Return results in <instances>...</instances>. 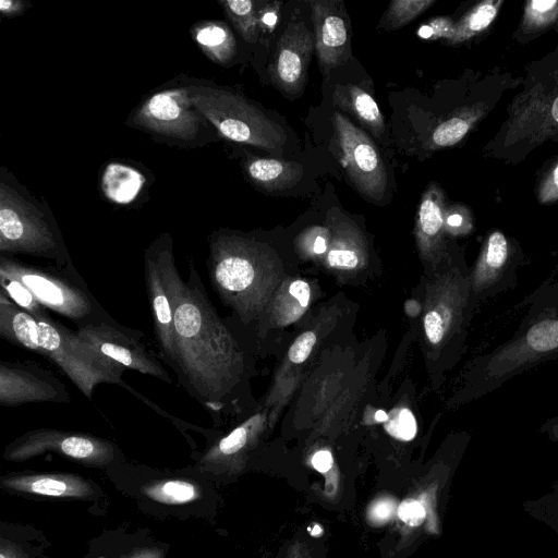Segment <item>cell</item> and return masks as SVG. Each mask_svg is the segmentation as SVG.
<instances>
[{"instance_id":"6da1fadb","label":"cell","mask_w":558,"mask_h":558,"mask_svg":"<svg viewBox=\"0 0 558 558\" xmlns=\"http://www.w3.org/2000/svg\"><path fill=\"white\" fill-rule=\"evenodd\" d=\"M225 327L205 293L194 265L182 281L174 308L170 363L184 388L204 407L218 411L232 379L234 354Z\"/></svg>"},{"instance_id":"7a4b0ae2","label":"cell","mask_w":558,"mask_h":558,"mask_svg":"<svg viewBox=\"0 0 558 558\" xmlns=\"http://www.w3.org/2000/svg\"><path fill=\"white\" fill-rule=\"evenodd\" d=\"M524 304L529 308L512 337L473 361L465 399L484 397L512 377L558 359V280H545Z\"/></svg>"},{"instance_id":"3957f363","label":"cell","mask_w":558,"mask_h":558,"mask_svg":"<svg viewBox=\"0 0 558 558\" xmlns=\"http://www.w3.org/2000/svg\"><path fill=\"white\" fill-rule=\"evenodd\" d=\"M192 104L226 138L281 154L286 131L242 95L223 87L186 86Z\"/></svg>"},{"instance_id":"277c9868","label":"cell","mask_w":558,"mask_h":558,"mask_svg":"<svg viewBox=\"0 0 558 558\" xmlns=\"http://www.w3.org/2000/svg\"><path fill=\"white\" fill-rule=\"evenodd\" d=\"M0 252L1 255L49 258L58 265L71 263L53 219L3 178L0 182Z\"/></svg>"},{"instance_id":"5b68a950","label":"cell","mask_w":558,"mask_h":558,"mask_svg":"<svg viewBox=\"0 0 558 558\" xmlns=\"http://www.w3.org/2000/svg\"><path fill=\"white\" fill-rule=\"evenodd\" d=\"M37 323L39 355L52 361L88 400L99 384H123L126 368L101 354L76 331L49 317L37 318Z\"/></svg>"},{"instance_id":"8992f818","label":"cell","mask_w":558,"mask_h":558,"mask_svg":"<svg viewBox=\"0 0 558 558\" xmlns=\"http://www.w3.org/2000/svg\"><path fill=\"white\" fill-rule=\"evenodd\" d=\"M144 274L155 338L161 356L170 366L173 354L174 308L183 279L174 263L172 239L169 234H161L147 247Z\"/></svg>"},{"instance_id":"52a82bcc","label":"cell","mask_w":558,"mask_h":558,"mask_svg":"<svg viewBox=\"0 0 558 558\" xmlns=\"http://www.w3.org/2000/svg\"><path fill=\"white\" fill-rule=\"evenodd\" d=\"M0 272L20 280L47 310L78 325L101 317L99 313H104L82 283H75L65 276L25 265L5 255L0 257Z\"/></svg>"},{"instance_id":"ba28073f","label":"cell","mask_w":558,"mask_h":558,"mask_svg":"<svg viewBox=\"0 0 558 558\" xmlns=\"http://www.w3.org/2000/svg\"><path fill=\"white\" fill-rule=\"evenodd\" d=\"M331 121L339 160L351 182L368 199L381 202L388 186V177L373 141L340 112H335Z\"/></svg>"},{"instance_id":"9c48e42d","label":"cell","mask_w":558,"mask_h":558,"mask_svg":"<svg viewBox=\"0 0 558 558\" xmlns=\"http://www.w3.org/2000/svg\"><path fill=\"white\" fill-rule=\"evenodd\" d=\"M104 316L78 325L76 333L101 354L125 368L171 383L158 359L141 342V332L120 326L110 317Z\"/></svg>"},{"instance_id":"30bf717a","label":"cell","mask_w":558,"mask_h":558,"mask_svg":"<svg viewBox=\"0 0 558 558\" xmlns=\"http://www.w3.org/2000/svg\"><path fill=\"white\" fill-rule=\"evenodd\" d=\"M48 451L90 465H105L116 457L114 445L107 440L49 428L23 434L5 448L3 457L10 461H24Z\"/></svg>"},{"instance_id":"8fae6325","label":"cell","mask_w":558,"mask_h":558,"mask_svg":"<svg viewBox=\"0 0 558 558\" xmlns=\"http://www.w3.org/2000/svg\"><path fill=\"white\" fill-rule=\"evenodd\" d=\"M205 118L189 98L185 87L158 92L133 117V124L174 140L192 141Z\"/></svg>"},{"instance_id":"7c38bea8","label":"cell","mask_w":558,"mask_h":558,"mask_svg":"<svg viewBox=\"0 0 558 558\" xmlns=\"http://www.w3.org/2000/svg\"><path fill=\"white\" fill-rule=\"evenodd\" d=\"M519 265L520 257L508 239L499 231L490 233L470 272L475 304L513 289Z\"/></svg>"},{"instance_id":"4fadbf2b","label":"cell","mask_w":558,"mask_h":558,"mask_svg":"<svg viewBox=\"0 0 558 558\" xmlns=\"http://www.w3.org/2000/svg\"><path fill=\"white\" fill-rule=\"evenodd\" d=\"M314 51V33L303 21H290L277 43L269 66L274 85L290 96L301 93Z\"/></svg>"},{"instance_id":"5bb4252c","label":"cell","mask_w":558,"mask_h":558,"mask_svg":"<svg viewBox=\"0 0 558 558\" xmlns=\"http://www.w3.org/2000/svg\"><path fill=\"white\" fill-rule=\"evenodd\" d=\"M315 52L324 77L351 57L350 21L344 3L338 0L310 2Z\"/></svg>"},{"instance_id":"9a60e30c","label":"cell","mask_w":558,"mask_h":558,"mask_svg":"<svg viewBox=\"0 0 558 558\" xmlns=\"http://www.w3.org/2000/svg\"><path fill=\"white\" fill-rule=\"evenodd\" d=\"M64 385L45 369L22 363H0V403L16 407L32 402H69Z\"/></svg>"},{"instance_id":"2e32d148","label":"cell","mask_w":558,"mask_h":558,"mask_svg":"<svg viewBox=\"0 0 558 558\" xmlns=\"http://www.w3.org/2000/svg\"><path fill=\"white\" fill-rule=\"evenodd\" d=\"M0 337L20 348L40 353L37 318L0 291Z\"/></svg>"},{"instance_id":"e0dca14e","label":"cell","mask_w":558,"mask_h":558,"mask_svg":"<svg viewBox=\"0 0 558 558\" xmlns=\"http://www.w3.org/2000/svg\"><path fill=\"white\" fill-rule=\"evenodd\" d=\"M8 489L53 497H84L92 488L73 475H16L2 478Z\"/></svg>"},{"instance_id":"ac0fdd59","label":"cell","mask_w":558,"mask_h":558,"mask_svg":"<svg viewBox=\"0 0 558 558\" xmlns=\"http://www.w3.org/2000/svg\"><path fill=\"white\" fill-rule=\"evenodd\" d=\"M336 106L351 113L375 137H381L386 131L383 114L374 98L356 85H336L332 92Z\"/></svg>"},{"instance_id":"d6986e66","label":"cell","mask_w":558,"mask_h":558,"mask_svg":"<svg viewBox=\"0 0 558 558\" xmlns=\"http://www.w3.org/2000/svg\"><path fill=\"white\" fill-rule=\"evenodd\" d=\"M250 179L267 191H283L296 184L303 167L293 161L274 158H252L245 166Z\"/></svg>"},{"instance_id":"ffe728a7","label":"cell","mask_w":558,"mask_h":558,"mask_svg":"<svg viewBox=\"0 0 558 558\" xmlns=\"http://www.w3.org/2000/svg\"><path fill=\"white\" fill-rule=\"evenodd\" d=\"M444 197L440 189L432 183L425 190L417 210L416 228L422 243L433 245L440 236L444 216Z\"/></svg>"},{"instance_id":"44dd1931","label":"cell","mask_w":558,"mask_h":558,"mask_svg":"<svg viewBox=\"0 0 558 558\" xmlns=\"http://www.w3.org/2000/svg\"><path fill=\"white\" fill-rule=\"evenodd\" d=\"M143 177L125 165H109L102 175V190L108 198L118 204L132 202L141 191Z\"/></svg>"},{"instance_id":"7402d4cb","label":"cell","mask_w":558,"mask_h":558,"mask_svg":"<svg viewBox=\"0 0 558 558\" xmlns=\"http://www.w3.org/2000/svg\"><path fill=\"white\" fill-rule=\"evenodd\" d=\"M194 37L203 51L215 62L226 64L235 53V39L222 23H206L195 29Z\"/></svg>"},{"instance_id":"603a6c76","label":"cell","mask_w":558,"mask_h":558,"mask_svg":"<svg viewBox=\"0 0 558 558\" xmlns=\"http://www.w3.org/2000/svg\"><path fill=\"white\" fill-rule=\"evenodd\" d=\"M220 4L242 38L250 44L256 43L259 21L255 3L251 0H223Z\"/></svg>"},{"instance_id":"cb8c5ba5","label":"cell","mask_w":558,"mask_h":558,"mask_svg":"<svg viewBox=\"0 0 558 558\" xmlns=\"http://www.w3.org/2000/svg\"><path fill=\"white\" fill-rule=\"evenodd\" d=\"M434 2V0H393L384 13L380 26L387 31L399 29L423 14Z\"/></svg>"},{"instance_id":"d4e9b609","label":"cell","mask_w":558,"mask_h":558,"mask_svg":"<svg viewBox=\"0 0 558 558\" xmlns=\"http://www.w3.org/2000/svg\"><path fill=\"white\" fill-rule=\"evenodd\" d=\"M498 4L499 2H485L470 12L454 26L453 34L448 43H461L487 27L497 13Z\"/></svg>"},{"instance_id":"484cf974","label":"cell","mask_w":558,"mask_h":558,"mask_svg":"<svg viewBox=\"0 0 558 558\" xmlns=\"http://www.w3.org/2000/svg\"><path fill=\"white\" fill-rule=\"evenodd\" d=\"M1 292L13 303L28 312L36 318L48 317L46 307L40 304L33 292L20 280L0 272Z\"/></svg>"},{"instance_id":"4316f807","label":"cell","mask_w":558,"mask_h":558,"mask_svg":"<svg viewBox=\"0 0 558 558\" xmlns=\"http://www.w3.org/2000/svg\"><path fill=\"white\" fill-rule=\"evenodd\" d=\"M145 492L150 498L168 505L185 504L198 495V490L193 484L180 480L158 483L149 486Z\"/></svg>"},{"instance_id":"83f0119b","label":"cell","mask_w":558,"mask_h":558,"mask_svg":"<svg viewBox=\"0 0 558 558\" xmlns=\"http://www.w3.org/2000/svg\"><path fill=\"white\" fill-rule=\"evenodd\" d=\"M470 123L462 117H453L435 128L430 147H447L458 143L468 133Z\"/></svg>"},{"instance_id":"f1b7e54d","label":"cell","mask_w":558,"mask_h":558,"mask_svg":"<svg viewBox=\"0 0 558 558\" xmlns=\"http://www.w3.org/2000/svg\"><path fill=\"white\" fill-rule=\"evenodd\" d=\"M429 494L422 493L416 498L404 499L397 508L398 518L409 526L421 525L428 515Z\"/></svg>"},{"instance_id":"f546056e","label":"cell","mask_w":558,"mask_h":558,"mask_svg":"<svg viewBox=\"0 0 558 558\" xmlns=\"http://www.w3.org/2000/svg\"><path fill=\"white\" fill-rule=\"evenodd\" d=\"M386 422L387 432L398 439L410 440L416 434L415 418L408 409L393 411Z\"/></svg>"},{"instance_id":"4dcf8cb0","label":"cell","mask_w":558,"mask_h":558,"mask_svg":"<svg viewBox=\"0 0 558 558\" xmlns=\"http://www.w3.org/2000/svg\"><path fill=\"white\" fill-rule=\"evenodd\" d=\"M558 13V1L533 0L526 8V22L529 25L542 26L548 24Z\"/></svg>"},{"instance_id":"1f68e13d","label":"cell","mask_w":558,"mask_h":558,"mask_svg":"<svg viewBox=\"0 0 558 558\" xmlns=\"http://www.w3.org/2000/svg\"><path fill=\"white\" fill-rule=\"evenodd\" d=\"M397 513V504L390 497H381L369 505L367 520L372 524H384Z\"/></svg>"},{"instance_id":"d6a6232c","label":"cell","mask_w":558,"mask_h":558,"mask_svg":"<svg viewBox=\"0 0 558 558\" xmlns=\"http://www.w3.org/2000/svg\"><path fill=\"white\" fill-rule=\"evenodd\" d=\"M424 328L428 341L434 345L441 344L447 339L445 324L437 310H432L425 315Z\"/></svg>"},{"instance_id":"836d02e7","label":"cell","mask_w":558,"mask_h":558,"mask_svg":"<svg viewBox=\"0 0 558 558\" xmlns=\"http://www.w3.org/2000/svg\"><path fill=\"white\" fill-rule=\"evenodd\" d=\"M315 342L316 336L314 332H303L290 347L288 353L290 361L293 363L304 362L308 357Z\"/></svg>"},{"instance_id":"e575fe53","label":"cell","mask_w":558,"mask_h":558,"mask_svg":"<svg viewBox=\"0 0 558 558\" xmlns=\"http://www.w3.org/2000/svg\"><path fill=\"white\" fill-rule=\"evenodd\" d=\"M327 257L329 265L333 267L354 268L359 263V256L355 251L332 248Z\"/></svg>"},{"instance_id":"d590c367","label":"cell","mask_w":558,"mask_h":558,"mask_svg":"<svg viewBox=\"0 0 558 558\" xmlns=\"http://www.w3.org/2000/svg\"><path fill=\"white\" fill-rule=\"evenodd\" d=\"M432 31L430 38L447 37L448 39L452 36L454 26L451 21L446 17H436L427 24Z\"/></svg>"},{"instance_id":"8d00e7d4","label":"cell","mask_w":558,"mask_h":558,"mask_svg":"<svg viewBox=\"0 0 558 558\" xmlns=\"http://www.w3.org/2000/svg\"><path fill=\"white\" fill-rule=\"evenodd\" d=\"M289 291L302 305L306 307L310 302L311 290L308 284L303 280H295L290 284Z\"/></svg>"},{"instance_id":"74e56055","label":"cell","mask_w":558,"mask_h":558,"mask_svg":"<svg viewBox=\"0 0 558 558\" xmlns=\"http://www.w3.org/2000/svg\"><path fill=\"white\" fill-rule=\"evenodd\" d=\"M312 465L320 473L329 472L333 466V459L328 450H319L312 457Z\"/></svg>"},{"instance_id":"f35d334b","label":"cell","mask_w":558,"mask_h":558,"mask_svg":"<svg viewBox=\"0 0 558 558\" xmlns=\"http://www.w3.org/2000/svg\"><path fill=\"white\" fill-rule=\"evenodd\" d=\"M286 558H314V556L305 542L295 539L289 545Z\"/></svg>"},{"instance_id":"ab89813d","label":"cell","mask_w":558,"mask_h":558,"mask_svg":"<svg viewBox=\"0 0 558 558\" xmlns=\"http://www.w3.org/2000/svg\"><path fill=\"white\" fill-rule=\"evenodd\" d=\"M544 194L547 198L558 196V165L555 168L548 184L546 185Z\"/></svg>"},{"instance_id":"60d3db41","label":"cell","mask_w":558,"mask_h":558,"mask_svg":"<svg viewBox=\"0 0 558 558\" xmlns=\"http://www.w3.org/2000/svg\"><path fill=\"white\" fill-rule=\"evenodd\" d=\"M21 9H22V2H20V1H12V0H1L0 1V10L8 15L16 13Z\"/></svg>"},{"instance_id":"b9f144b4","label":"cell","mask_w":558,"mask_h":558,"mask_svg":"<svg viewBox=\"0 0 558 558\" xmlns=\"http://www.w3.org/2000/svg\"><path fill=\"white\" fill-rule=\"evenodd\" d=\"M463 218L460 214H451L447 217V225L452 228H458L462 225Z\"/></svg>"},{"instance_id":"7bdbcfd3","label":"cell","mask_w":558,"mask_h":558,"mask_svg":"<svg viewBox=\"0 0 558 558\" xmlns=\"http://www.w3.org/2000/svg\"><path fill=\"white\" fill-rule=\"evenodd\" d=\"M548 430L558 438V416L553 417L548 423Z\"/></svg>"},{"instance_id":"ee69618b","label":"cell","mask_w":558,"mask_h":558,"mask_svg":"<svg viewBox=\"0 0 558 558\" xmlns=\"http://www.w3.org/2000/svg\"><path fill=\"white\" fill-rule=\"evenodd\" d=\"M375 418L378 422H386L388 420V415L383 410H379L376 412Z\"/></svg>"},{"instance_id":"f6af8a7d","label":"cell","mask_w":558,"mask_h":558,"mask_svg":"<svg viewBox=\"0 0 558 558\" xmlns=\"http://www.w3.org/2000/svg\"><path fill=\"white\" fill-rule=\"evenodd\" d=\"M551 114L554 119L558 122V98L554 101L553 108H551Z\"/></svg>"},{"instance_id":"bcb514c9","label":"cell","mask_w":558,"mask_h":558,"mask_svg":"<svg viewBox=\"0 0 558 558\" xmlns=\"http://www.w3.org/2000/svg\"><path fill=\"white\" fill-rule=\"evenodd\" d=\"M0 558H5V556H4V554H3V553L1 554Z\"/></svg>"}]
</instances>
